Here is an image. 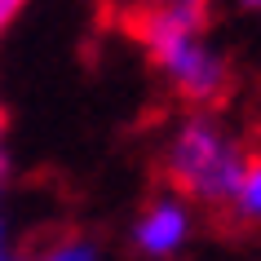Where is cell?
Segmentation results:
<instances>
[{"mask_svg": "<svg viewBox=\"0 0 261 261\" xmlns=\"http://www.w3.org/2000/svg\"><path fill=\"white\" fill-rule=\"evenodd\" d=\"M124 31L146 49L181 107H221L230 97L234 67L208 36V5H124Z\"/></svg>", "mask_w": 261, "mask_h": 261, "instance_id": "cell-1", "label": "cell"}, {"mask_svg": "<svg viewBox=\"0 0 261 261\" xmlns=\"http://www.w3.org/2000/svg\"><path fill=\"white\" fill-rule=\"evenodd\" d=\"M248 164V142L217 115V107H186L164 146H160V173L168 191L186 195L208 213H226Z\"/></svg>", "mask_w": 261, "mask_h": 261, "instance_id": "cell-2", "label": "cell"}, {"mask_svg": "<svg viewBox=\"0 0 261 261\" xmlns=\"http://www.w3.org/2000/svg\"><path fill=\"white\" fill-rule=\"evenodd\" d=\"M195 234V204L177 191H160L133 221V252L142 261H177Z\"/></svg>", "mask_w": 261, "mask_h": 261, "instance_id": "cell-3", "label": "cell"}, {"mask_svg": "<svg viewBox=\"0 0 261 261\" xmlns=\"http://www.w3.org/2000/svg\"><path fill=\"white\" fill-rule=\"evenodd\" d=\"M221 221H239V226H261V151H248V164L239 173V186L230 195V208Z\"/></svg>", "mask_w": 261, "mask_h": 261, "instance_id": "cell-4", "label": "cell"}, {"mask_svg": "<svg viewBox=\"0 0 261 261\" xmlns=\"http://www.w3.org/2000/svg\"><path fill=\"white\" fill-rule=\"evenodd\" d=\"M27 261H102V248L89 234H58Z\"/></svg>", "mask_w": 261, "mask_h": 261, "instance_id": "cell-5", "label": "cell"}, {"mask_svg": "<svg viewBox=\"0 0 261 261\" xmlns=\"http://www.w3.org/2000/svg\"><path fill=\"white\" fill-rule=\"evenodd\" d=\"M5 181H9V120L0 107V195H5Z\"/></svg>", "mask_w": 261, "mask_h": 261, "instance_id": "cell-6", "label": "cell"}, {"mask_svg": "<svg viewBox=\"0 0 261 261\" xmlns=\"http://www.w3.org/2000/svg\"><path fill=\"white\" fill-rule=\"evenodd\" d=\"M27 5H31V0H0V36L14 27L18 18H22V9H27Z\"/></svg>", "mask_w": 261, "mask_h": 261, "instance_id": "cell-7", "label": "cell"}, {"mask_svg": "<svg viewBox=\"0 0 261 261\" xmlns=\"http://www.w3.org/2000/svg\"><path fill=\"white\" fill-rule=\"evenodd\" d=\"M234 5H239L244 14H261V0H234Z\"/></svg>", "mask_w": 261, "mask_h": 261, "instance_id": "cell-8", "label": "cell"}, {"mask_svg": "<svg viewBox=\"0 0 261 261\" xmlns=\"http://www.w3.org/2000/svg\"><path fill=\"white\" fill-rule=\"evenodd\" d=\"M146 5H208V0H146Z\"/></svg>", "mask_w": 261, "mask_h": 261, "instance_id": "cell-9", "label": "cell"}, {"mask_svg": "<svg viewBox=\"0 0 261 261\" xmlns=\"http://www.w3.org/2000/svg\"><path fill=\"white\" fill-rule=\"evenodd\" d=\"M0 261H27V257H18L14 248H0Z\"/></svg>", "mask_w": 261, "mask_h": 261, "instance_id": "cell-10", "label": "cell"}]
</instances>
